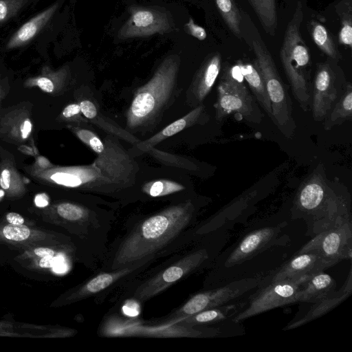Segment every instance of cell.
<instances>
[{
  "label": "cell",
  "mask_w": 352,
  "mask_h": 352,
  "mask_svg": "<svg viewBox=\"0 0 352 352\" xmlns=\"http://www.w3.org/2000/svg\"><path fill=\"white\" fill-rule=\"evenodd\" d=\"M111 135L104 138V149L92 164L58 168L50 179L66 187L101 193L114 192L131 186L138 166Z\"/></svg>",
  "instance_id": "1"
},
{
  "label": "cell",
  "mask_w": 352,
  "mask_h": 352,
  "mask_svg": "<svg viewBox=\"0 0 352 352\" xmlns=\"http://www.w3.org/2000/svg\"><path fill=\"white\" fill-rule=\"evenodd\" d=\"M194 212V205L187 201L145 219L119 247L113 268L131 264L164 248L186 228Z\"/></svg>",
  "instance_id": "2"
},
{
  "label": "cell",
  "mask_w": 352,
  "mask_h": 352,
  "mask_svg": "<svg viewBox=\"0 0 352 352\" xmlns=\"http://www.w3.org/2000/svg\"><path fill=\"white\" fill-rule=\"evenodd\" d=\"M179 63L177 56L166 57L150 80L136 90L126 113L128 129L135 131L157 122L176 89Z\"/></svg>",
  "instance_id": "3"
},
{
  "label": "cell",
  "mask_w": 352,
  "mask_h": 352,
  "mask_svg": "<svg viewBox=\"0 0 352 352\" xmlns=\"http://www.w3.org/2000/svg\"><path fill=\"white\" fill-rule=\"evenodd\" d=\"M292 214L294 219L305 221L307 234L312 236L351 220L346 198L327 192L324 184L313 179L298 192Z\"/></svg>",
  "instance_id": "4"
},
{
  "label": "cell",
  "mask_w": 352,
  "mask_h": 352,
  "mask_svg": "<svg viewBox=\"0 0 352 352\" xmlns=\"http://www.w3.org/2000/svg\"><path fill=\"white\" fill-rule=\"evenodd\" d=\"M302 18V4L298 2L287 25L280 58L294 98L300 108L307 111L311 102V63L309 49L300 32Z\"/></svg>",
  "instance_id": "5"
},
{
  "label": "cell",
  "mask_w": 352,
  "mask_h": 352,
  "mask_svg": "<svg viewBox=\"0 0 352 352\" xmlns=\"http://www.w3.org/2000/svg\"><path fill=\"white\" fill-rule=\"evenodd\" d=\"M257 65L265 83L270 100L272 120L287 138L293 137L296 124L293 116V106L287 88L281 80L273 58L266 47L259 41L252 42Z\"/></svg>",
  "instance_id": "6"
},
{
  "label": "cell",
  "mask_w": 352,
  "mask_h": 352,
  "mask_svg": "<svg viewBox=\"0 0 352 352\" xmlns=\"http://www.w3.org/2000/svg\"><path fill=\"white\" fill-rule=\"evenodd\" d=\"M243 79L237 64L223 70L217 85V97L214 104L217 120L221 121L234 113L248 122L255 124L261 122V111Z\"/></svg>",
  "instance_id": "7"
},
{
  "label": "cell",
  "mask_w": 352,
  "mask_h": 352,
  "mask_svg": "<svg viewBox=\"0 0 352 352\" xmlns=\"http://www.w3.org/2000/svg\"><path fill=\"white\" fill-rule=\"evenodd\" d=\"M310 276L270 281L252 296L248 306L232 318V322L238 323L263 312L296 303L297 292Z\"/></svg>",
  "instance_id": "8"
},
{
  "label": "cell",
  "mask_w": 352,
  "mask_h": 352,
  "mask_svg": "<svg viewBox=\"0 0 352 352\" xmlns=\"http://www.w3.org/2000/svg\"><path fill=\"white\" fill-rule=\"evenodd\" d=\"M347 81L330 63L317 66L311 82L310 109L315 121H323L343 94Z\"/></svg>",
  "instance_id": "9"
},
{
  "label": "cell",
  "mask_w": 352,
  "mask_h": 352,
  "mask_svg": "<svg viewBox=\"0 0 352 352\" xmlns=\"http://www.w3.org/2000/svg\"><path fill=\"white\" fill-rule=\"evenodd\" d=\"M314 251L319 254L329 267L351 258V220L335 226L312 236L298 252Z\"/></svg>",
  "instance_id": "10"
},
{
  "label": "cell",
  "mask_w": 352,
  "mask_h": 352,
  "mask_svg": "<svg viewBox=\"0 0 352 352\" xmlns=\"http://www.w3.org/2000/svg\"><path fill=\"white\" fill-rule=\"evenodd\" d=\"M261 283V277L246 278L230 282L212 290L197 294L174 316L185 318L204 309L228 304L258 287Z\"/></svg>",
  "instance_id": "11"
},
{
  "label": "cell",
  "mask_w": 352,
  "mask_h": 352,
  "mask_svg": "<svg viewBox=\"0 0 352 352\" xmlns=\"http://www.w3.org/2000/svg\"><path fill=\"white\" fill-rule=\"evenodd\" d=\"M131 15L118 32L122 39L164 34L174 28V23L165 12L140 7L130 9Z\"/></svg>",
  "instance_id": "12"
},
{
  "label": "cell",
  "mask_w": 352,
  "mask_h": 352,
  "mask_svg": "<svg viewBox=\"0 0 352 352\" xmlns=\"http://www.w3.org/2000/svg\"><path fill=\"white\" fill-rule=\"evenodd\" d=\"M208 257L206 250H200L186 256L141 285L135 292V297L140 300L153 297L197 268Z\"/></svg>",
  "instance_id": "13"
},
{
  "label": "cell",
  "mask_w": 352,
  "mask_h": 352,
  "mask_svg": "<svg viewBox=\"0 0 352 352\" xmlns=\"http://www.w3.org/2000/svg\"><path fill=\"white\" fill-rule=\"evenodd\" d=\"M14 260L26 269L43 273L59 274L67 267L66 250L60 243L26 248Z\"/></svg>",
  "instance_id": "14"
},
{
  "label": "cell",
  "mask_w": 352,
  "mask_h": 352,
  "mask_svg": "<svg viewBox=\"0 0 352 352\" xmlns=\"http://www.w3.org/2000/svg\"><path fill=\"white\" fill-rule=\"evenodd\" d=\"M56 233L30 226H14L0 223V244L23 250L36 245L60 244Z\"/></svg>",
  "instance_id": "15"
},
{
  "label": "cell",
  "mask_w": 352,
  "mask_h": 352,
  "mask_svg": "<svg viewBox=\"0 0 352 352\" xmlns=\"http://www.w3.org/2000/svg\"><path fill=\"white\" fill-rule=\"evenodd\" d=\"M281 232L280 226L263 227L246 234L228 256L225 266L239 265L274 245Z\"/></svg>",
  "instance_id": "16"
},
{
  "label": "cell",
  "mask_w": 352,
  "mask_h": 352,
  "mask_svg": "<svg viewBox=\"0 0 352 352\" xmlns=\"http://www.w3.org/2000/svg\"><path fill=\"white\" fill-rule=\"evenodd\" d=\"M221 56L215 52L208 56L197 70L187 91V102L193 108L202 104L210 92L221 70Z\"/></svg>",
  "instance_id": "17"
},
{
  "label": "cell",
  "mask_w": 352,
  "mask_h": 352,
  "mask_svg": "<svg viewBox=\"0 0 352 352\" xmlns=\"http://www.w3.org/2000/svg\"><path fill=\"white\" fill-rule=\"evenodd\" d=\"M329 268L322 256L314 251L297 252L286 263L275 270L270 281L294 279L311 276Z\"/></svg>",
  "instance_id": "18"
},
{
  "label": "cell",
  "mask_w": 352,
  "mask_h": 352,
  "mask_svg": "<svg viewBox=\"0 0 352 352\" xmlns=\"http://www.w3.org/2000/svg\"><path fill=\"white\" fill-rule=\"evenodd\" d=\"M208 120L209 117L206 112L205 107L201 104L194 107L192 110L182 118L164 127L155 135L146 140L140 141L136 143L132 149L131 155L135 153L138 155L146 153L150 148L154 147L162 141L175 135L186 128L199 122L204 123Z\"/></svg>",
  "instance_id": "19"
},
{
  "label": "cell",
  "mask_w": 352,
  "mask_h": 352,
  "mask_svg": "<svg viewBox=\"0 0 352 352\" xmlns=\"http://www.w3.org/2000/svg\"><path fill=\"white\" fill-rule=\"evenodd\" d=\"M352 292V273L349 270L347 278L342 289L333 294L313 304L308 312L301 318L289 323L283 329L292 330L302 326L318 318L321 317L346 300Z\"/></svg>",
  "instance_id": "20"
},
{
  "label": "cell",
  "mask_w": 352,
  "mask_h": 352,
  "mask_svg": "<svg viewBox=\"0 0 352 352\" xmlns=\"http://www.w3.org/2000/svg\"><path fill=\"white\" fill-rule=\"evenodd\" d=\"M336 292L335 280L324 271L309 277L297 292L296 302L316 303Z\"/></svg>",
  "instance_id": "21"
},
{
  "label": "cell",
  "mask_w": 352,
  "mask_h": 352,
  "mask_svg": "<svg viewBox=\"0 0 352 352\" xmlns=\"http://www.w3.org/2000/svg\"><path fill=\"white\" fill-rule=\"evenodd\" d=\"M58 6L57 3L52 5L23 24L8 40L6 49L12 50L30 43L52 19Z\"/></svg>",
  "instance_id": "22"
},
{
  "label": "cell",
  "mask_w": 352,
  "mask_h": 352,
  "mask_svg": "<svg viewBox=\"0 0 352 352\" xmlns=\"http://www.w3.org/2000/svg\"><path fill=\"white\" fill-rule=\"evenodd\" d=\"M236 64L239 65L241 74L243 79L247 81L255 99L270 118L272 119V107L265 83L255 61L253 64H251L250 63H244L241 60H239Z\"/></svg>",
  "instance_id": "23"
},
{
  "label": "cell",
  "mask_w": 352,
  "mask_h": 352,
  "mask_svg": "<svg viewBox=\"0 0 352 352\" xmlns=\"http://www.w3.org/2000/svg\"><path fill=\"white\" fill-rule=\"evenodd\" d=\"M79 106L81 113L85 118L110 135L118 136L133 144L140 142L136 137L116 124H113L112 121L100 114L92 101L87 99L82 100L79 102Z\"/></svg>",
  "instance_id": "24"
},
{
  "label": "cell",
  "mask_w": 352,
  "mask_h": 352,
  "mask_svg": "<svg viewBox=\"0 0 352 352\" xmlns=\"http://www.w3.org/2000/svg\"><path fill=\"white\" fill-rule=\"evenodd\" d=\"M246 304L244 302L228 303L221 306L204 309L184 319L186 324L190 325L217 323L231 318H232Z\"/></svg>",
  "instance_id": "25"
},
{
  "label": "cell",
  "mask_w": 352,
  "mask_h": 352,
  "mask_svg": "<svg viewBox=\"0 0 352 352\" xmlns=\"http://www.w3.org/2000/svg\"><path fill=\"white\" fill-rule=\"evenodd\" d=\"M352 117V85L347 82L346 88L331 109L324 121V128L329 130L333 126L342 124Z\"/></svg>",
  "instance_id": "26"
},
{
  "label": "cell",
  "mask_w": 352,
  "mask_h": 352,
  "mask_svg": "<svg viewBox=\"0 0 352 352\" xmlns=\"http://www.w3.org/2000/svg\"><path fill=\"white\" fill-rule=\"evenodd\" d=\"M267 32L273 35L277 27L275 0H249Z\"/></svg>",
  "instance_id": "27"
},
{
  "label": "cell",
  "mask_w": 352,
  "mask_h": 352,
  "mask_svg": "<svg viewBox=\"0 0 352 352\" xmlns=\"http://www.w3.org/2000/svg\"><path fill=\"white\" fill-rule=\"evenodd\" d=\"M311 25V36L317 46L332 59H338L337 48L325 27L316 21Z\"/></svg>",
  "instance_id": "28"
},
{
  "label": "cell",
  "mask_w": 352,
  "mask_h": 352,
  "mask_svg": "<svg viewBox=\"0 0 352 352\" xmlns=\"http://www.w3.org/2000/svg\"><path fill=\"white\" fill-rule=\"evenodd\" d=\"M113 280L114 276L113 274H100L89 280L80 289L67 296L64 302H73L89 294L100 292L109 286L113 283Z\"/></svg>",
  "instance_id": "29"
},
{
  "label": "cell",
  "mask_w": 352,
  "mask_h": 352,
  "mask_svg": "<svg viewBox=\"0 0 352 352\" xmlns=\"http://www.w3.org/2000/svg\"><path fill=\"white\" fill-rule=\"evenodd\" d=\"M337 12L341 19L342 27L339 34L341 44L352 45V9L351 0H344L336 7Z\"/></svg>",
  "instance_id": "30"
},
{
  "label": "cell",
  "mask_w": 352,
  "mask_h": 352,
  "mask_svg": "<svg viewBox=\"0 0 352 352\" xmlns=\"http://www.w3.org/2000/svg\"><path fill=\"white\" fill-rule=\"evenodd\" d=\"M184 188L179 183L162 179L146 182L142 186V191L151 197H157L182 191Z\"/></svg>",
  "instance_id": "31"
},
{
  "label": "cell",
  "mask_w": 352,
  "mask_h": 352,
  "mask_svg": "<svg viewBox=\"0 0 352 352\" xmlns=\"http://www.w3.org/2000/svg\"><path fill=\"white\" fill-rule=\"evenodd\" d=\"M49 214L50 218L56 217L65 221H78L87 215V211L79 205L70 202H61L53 206Z\"/></svg>",
  "instance_id": "32"
},
{
  "label": "cell",
  "mask_w": 352,
  "mask_h": 352,
  "mask_svg": "<svg viewBox=\"0 0 352 352\" xmlns=\"http://www.w3.org/2000/svg\"><path fill=\"white\" fill-rule=\"evenodd\" d=\"M217 6L230 30L236 36L241 33V16L232 0H215Z\"/></svg>",
  "instance_id": "33"
},
{
  "label": "cell",
  "mask_w": 352,
  "mask_h": 352,
  "mask_svg": "<svg viewBox=\"0 0 352 352\" xmlns=\"http://www.w3.org/2000/svg\"><path fill=\"white\" fill-rule=\"evenodd\" d=\"M72 129L78 138L97 155L104 151V141L96 133L89 129L79 127H74Z\"/></svg>",
  "instance_id": "34"
},
{
  "label": "cell",
  "mask_w": 352,
  "mask_h": 352,
  "mask_svg": "<svg viewBox=\"0 0 352 352\" xmlns=\"http://www.w3.org/2000/svg\"><path fill=\"white\" fill-rule=\"evenodd\" d=\"M29 0H0V24L14 16Z\"/></svg>",
  "instance_id": "35"
},
{
  "label": "cell",
  "mask_w": 352,
  "mask_h": 352,
  "mask_svg": "<svg viewBox=\"0 0 352 352\" xmlns=\"http://www.w3.org/2000/svg\"><path fill=\"white\" fill-rule=\"evenodd\" d=\"M0 186L6 191L9 197H16L23 192V187L14 182V176L12 170L4 168L0 175Z\"/></svg>",
  "instance_id": "36"
},
{
  "label": "cell",
  "mask_w": 352,
  "mask_h": 352,
  "mask_svg": "<svg viewBox=\"0 0 352 352\" xmlns=\"http://www.w3.org/2000/svg\"><path fill=\"white\" fill-rule=\"evenodd\" d=\"M146 153L152 155L160 162L163 161L167 162L169 165L177 167H186V168H193L195 167L194 166H190V162L182 157H177L169 153L160 151L155 149L154 147L150 148Z\"/></svg>",
  "instance_id": "37"
},
{
  "label": "cell",
  "mask_w": 352,
  "mask_h": 352,
  "mask_svg": "<svg viewBox=\"0 0 352 352\" xmlns=\"http://www.w3.org/2000/svg\"><path fill=\"white\" fill-rule=\"evenodd\" d=\"M62 115L64 118L67 120L78 122H87V120L81 116L82 114L81 113L79 104L72 103L68 104L63 109Z\"/></svg>",
  "instance_id": "38"
},
{
  "label": "cell",
  "mask_w": 352,
  "mask_h": 352,
  "mask_svg": "<svg viewBox=\"0 0 352 352\" xmlns=\"http://www.w3.org/2000/svg\"><path fill=\"white\" fill-rule=\"evenodd\" d=\"M187 32L199 41H204L206 38V32L204 28L197 25L193 19L190 17L188 23L185 25Z\"/></svg>",
  "instance_id": "39"
},
{
  "label": "cell",
  "mask_w": 352,
  "mask_h": 352,
  "mask_svg": "<svg viewBox=\"0 0 352 352\" xmlns=\"http://www.w3.org/2000/svg\"><path fill=\"white\" fill-rule=\"evenodd\" d=\"M3 223H6L14 226H30L27 220L20 214L11 212L7 213L3 219Z\"/></svg>",
  "instance_id": "40"
},
{
  "label": "cell",
  "mask_w": 352,
  "mask_h": 352,
  "mask_svg": "<svg viewBox=\"0 0 352 352\" xmlns=\"http://www.w3.org/2000/svg\"><path fill=\"white\" fill-rule=\"evenodd\" d=\"M37 86L43 91L51 93L54 90L55 86L52 78L46 76H40L34 80Z\"/></svg>",
  "instance_id": "41"
},
{
  "label": "cell",
  "mask_w": 352,
  "mask_h": 352,
  "mask_svg": "<svg viewBox=\"0 0 352 352\" xmlns=\"http://www.w3.org/2000/svg\"><path fill=\"white\" fill-rule=\"evenodd\" d=\"M48 203V197L45 194L37 195L35 197V204L38 207H45Z\"/></svg>",
  "instance_id": "42"
},
{
  "label": "cell",
  "mask_w": 352,
  "mask_h": 352,
  "mask_svg": "<svg viewBox=\"0 0 352 352\" xmlns=\"http://www.w3.org/2000/svg\"><path fill=\"white\" fill-rule=\"evenodd\" d=\"M8 324H2L0 322V336H12L14 333L8 331Z\"/></svg>",
  "instance_id": "43"
},
{
  "label": "cell",
  "mask_w": 352,
  "mask_h": 352,
  "mask_svg": "<svg viewBox=\"0 0 352 352\" xmlns=\"http://www.w3.org/2000/svg\"><path fill=\"white\" fill-rule=\"evenodd\" d=\"M19 150L20 151H21L22 153H23L26 155H34V152L33 149L28 146H25V145L21 146L19 147Z\"/></svg>",
  "instance_id": "44"
},
{
  "label": "cell",
  "mask_w": 352,
  "mask_h": 352,
  "mask_svg": "<svg viewBox=\"0 0 352 352\" xmlns=\"http://www.w3.org/2000/svg\"><path fill=\"white\" fill-rule=\"evenodd\" d=\"M0 254H1V252H0Z\"/></svg>",
  "instance_id": "45"
}]
</instances>
